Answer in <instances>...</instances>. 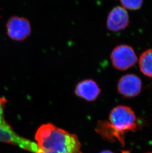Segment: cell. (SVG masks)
<instances>
[{
	"instance_id": "obj_10",
	"label": "cell",
	"mask_w": 152,
	"mask_h": 153,
	"mask_svg": "<svg viewBox=\"0 0 152 153\" xmlns=\"http://www.w3.org/2000/svg\"><path fill=\"white\" fill-rule=\"evenodd\" d=\"M139 65L142 74L147 76L152 77V49L147 50L141 55Z\"/></svg>"
},
{
	"instance_id": "obj_8",
	"label": "cell",
	"mask_w": 152,
	"mask_h": 153,
	"mask_svg": "<svg viewBox=\"0 0 152 153\" xmlns=\"http://www.w3.org/2000/svg\"><path fill=\"white\" fill-rule=\"evenodd\" d=\"M78 97L88 101H93L100 94L101 89L96 81L92 79H86L79 82L75 90Z\"/></svg>"
},
{
	"instance_id": "obj_12",
	"label": "cell",
	"mask_w": 152,
	"mask_h": 153,
	"mask_svg": "<svg viewBox=\"0 0 152 153\" xmlns=\"http://www.w3.org/2000/svg\"><path fill=\"white\" fill-rule=\"evenodd\" d=\"M100 153H114L113 152H111L109 150H105L103 151H102V152H101Z\"/></svg>"
},
{
	"instance_id": "obj_7",
	"label": "cell",
	"mask_w": 152,
	"mask_h": 153,
	"mask_svg": "<svg viewBox=\"0 0 152 153\" xmlns=\"http://www.w3.org/2000/svg\"><path fill=\"white\" fill-rule=\"evenodd\" d=\"M129 23L128 12L123 7L117 6L109 13L107 20V27L109 30L117 32L125 29Z\"/></svg>"
},
{
	"instance_id": "obj_6",
	"label": "cell",
	"mask_w": 152,
	"mask_h": 153,
	"mask_svg": "<svg viewBox=\"0 0 152 153\" xmlns=\"http://www.w3.org/2000/svg\"><path fill=\"white\" fill-rule=\"evenodd\" d=\"M142 82L140 78L135 74H128L120 79L118 91L120 94L126 98H133L140 93Z\"/></svg>"
},
{
	"instance_id": "obj_1",
	"label": "cell",
	"mask_w": 152,
	"mask_h": 153,
	"mask_svg": "<svg viewBox=\"0 0 152 153\" xmlns=\"http://www.w3.org/2000/svg\"><path fill=\"white\" fill-rule=\"evenodd\" d=\"M36 153H83L76 135L58 128L52 123L43 124L35 134Z\"/></svg>"
},
{
	"instance_id": "obj_9",
	"label": "cell",
	"mask_w": 152,
	"mask_h": 153,
	"mask_svg": "<svg viewBox=\"0 0 152 153\" xmlns=\"http://www.w3.org/2000/svg\"><path fill=\"white\" fill-rule=\"evenodd\" d=\"M96 131L111 142L118 141L122 146H125V133L117 130L110 122L100 121L98 122L95 128Z\"/></svg>"
},
{
	"instance_id": "obj_5",
	"label": "cell",
	"mask_w": 152,
	"mask_h": 153,
	"mask_svg": "<svg viewBox=\"0 0 152 153\" xmlns=\"http://www.w3.org/2000/svg\"><path fill=\"white\" fill-rule=\"evenodd\" d=\"M6 27L7 36L16 41L24 40L31 33L30 22L25 17L12 16L7 20Z\"/></svg>"
},
{
	"instance_id": "obj_2",
	"label": "cell",
	"mask_w": 152,
	"mask_h": 153,
	"mask_svg": "<svg viewBox=\"0 0 152 153\" xmlns=\"http://www.w3.org/2000/svg\"><path fill=\"white\" fill-rule=\"evenodd\" d=\"M7 102L4 97H0V142L18 146L29 152H37V145L34 142L17 134L4 117V109Z\"/></svg>"
},
{
	"instance_id": "obj_4",
	"label": "cell",
	"mask_w": 152,
	"mask_h": 153,
	"mask_svg": "<svg viewBox=\"0 0 152 153\" xmlns=\"http://www.w3.org/2000/svg\"><path fill=\"white\" fill-rule=\"evenodd\" d=\"M112 65L119 71H125L135 65L137 58L134 49L128 45L116 47L111 54Z\"/></svg>"
},
{
	"instance_id": "obj_11",
	"label": "cell",
	"mask_w": 152,
	"mask_h": 153,
	"mask_svg": "<svg viewBox=\"0 0 152 153\" xmlns=\"http://www.w3.org/2000/svg\"><path fill=\"white\" fill-rule=\"evenodd\" d=\"M122 6L130 10H137L141 8L143 0H120Z\"/></svg>"
},
{
	"instance_id": "obj_13",
	"label": "cell",
	"mask_w": 152,
	"mask_h": 153,
	"mask_svg": "<svg viewBox=\"0 0 152 153\" xmlns=\"http://www.w3.org/2000/svg\"><path fill=\"white\" fill-rule=\"evenodd\" d=\"M152 153V152H149V153Z\"/></svg>"
},
{
	"instance_id": "obj_3",
	"label": "cell",
	"mask_w": 152,
	"mask_h": 153,
	"mask_svg": "<svg viewBox=\"0 0 152 153\" xmlns=\"http://www.w3.org/2000/svg\"><path fill=\"white\" fill-rule=\"evenodd\" d=\"M109 120L117 130L125 134L128 131H135L138 126L135 113L126 105L114 108L111 111Z\"/></svg>"
}]
</instances>
